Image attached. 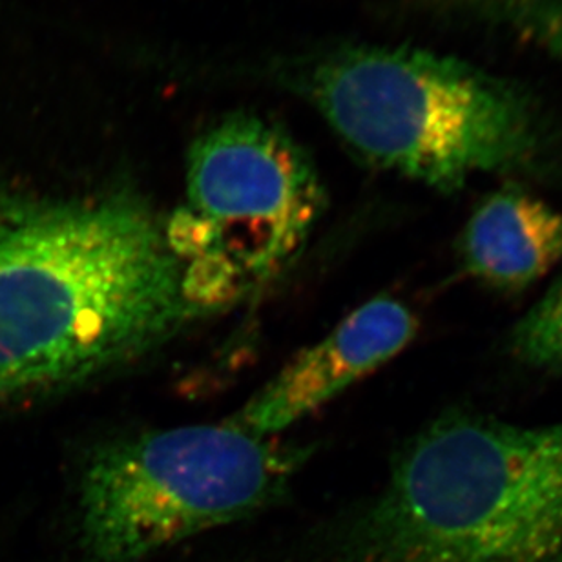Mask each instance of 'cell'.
Listing matches in <instances>:
<instances>
[{
    "label": "cell",
    "mask_w": 562,
    "mask_h": 562,
    "mask_svg": "<svg viewBox=\"0 0 562 562\" xmlns=\"http://www.w3.org/2000/svg\"><path fill=\"white\" fill-rule=\"evenodd\" d=\"M509 349L525 366L562 373V274L517 322Z\"/></svg>",
    "instance_id": "obj_8"
},
{
    "label": "cell",
    "mask_w": 562,
    "mask_h": 562,
    "mask_svg": "<svg viewBox=\"0 0 562 562\" xmlns=\"http://www.w3.org/2000/svg\"><path fill=\"white\" fill-rule=\"evenodd\" d=\"M468 277L498 292H520L562 261V212L517 184L479 203L459 239Z\"/></svg>",
    "instance_id": "obj_7"
},
{
    "label": "cell",
    "mask_w": 562,
    "mask_h": 562,
    "mask_svg": "<svg viewBox=\"0 0 562 562\" xmlns=\"http://www.w3.org/2000/svg\"><path fill=\"white\" fill-rule=\"evenodd\" d=\"M308 93L351 150L446 194L541 162L547 132L512 82L449 55L352 48L314 68Z\"/></svg>",
    "instance_id": "obj_3"
},
{
    "label": "cell",
    "mask_w": 562,
    "mask_h": 562,
    "mask_svg": "<svg viewBox=\"0 0 562 562\" xmlns=\"http://www.w3.org/2000/svg\"><path fill=\"white\" fill-rule=\"evenodd\" d=\"M504 19L562 65V0H495Z\"/></svg>",
    "instance_id": "obj_9"
},
{
    "label": "cell",
    "mask_w": 562,
    "mask_h": 562,
    "mask_svg": "<svg viewBox=\"0 0 562 562\" xmlns=\"http://www.w3.org/2000/svg\"><path fill=\"white\" fill-rule=\"evenodd\" d=\"M203 313L134 195L0 205V401L109 373Z\"/></svg>",
    "instance_id": "obj_1"
},
{
    "label": "cell",
    "mask_w": 562,
    "mask_h": 562,
    "mask_svg": "<svg viewBox=\"0 0 562 562\" xmlns=\"http://www.w3.org/2000/svg\"><path fill=\"white\" fill-rule=\"evenodd\" d=\"M303 457L231 422L104 443L82 471V544L93 562L143 561L277 503Z\"/></svg>",
    "instance_id": "obj_4"
},
{
    "label": "cell",
    "mask_w": 562,
    "mask_h": 562,
    "mask_svg": "<svg viewBox=\"0 0 562 562\" xmlns=\"http://www.w3.org/2000/svg\"><path fill=\"white\" fill-rule=\"evenodd\" d=\"M324 211L307 154L280 126L236 115L194 140L187 203L165 225L195 300L211 311L302 249Z\"/></svg>",
    "instance_id": "obj_5"
},
{
    "label": "cell",
    "mask_w": 562,
    "mask_h": 562,
    "mask_svg": "<svg viewBox=\"0 0 562 562\" xmlns=\"http://www.w3.org/2000/svg\"><path fill=\"white\" fill-rule=\"evenodd\" d=\"M340 562H562V420L429 422L352 520Z\"/></svg>",
    "instance_id": "obj_2"
},
{
    "label": "cell",
    "mask_w": 562,
    "mask_h": 562,
    "mask_svg": "<svg viewBox=\"0 0 562 562\" xmlns=\"http://www.w3.org/2000/svg\"><path fill=\"white\" fill-rule=\"evenodd\" d=\"M417 330V316L406 303L374 297L294 358L228 422L256 437H272L390 362Z\"/></svg>",
    "instance_id": "obj_6"
}]
</instances>
